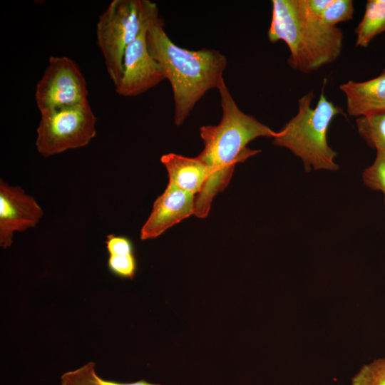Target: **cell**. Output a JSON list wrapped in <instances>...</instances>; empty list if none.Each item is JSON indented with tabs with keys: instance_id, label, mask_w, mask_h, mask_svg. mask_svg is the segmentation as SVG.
I'll use <instances>...</instances> for the list:
<instances>
[{
	"instance_id": "cell-16",
	"label": "cell",
	"mask_w": 385,
	"mask_h": 385,
	"mask_svg": "<svg viewBox=\"0 0 385 385\" xmlns=\"http://www.w3.org/2000/svg\"><path fill=\"white\" fill-rule=\"evenodd\" d=\"M351 385H385V358L364 365L352 377Z\"/></svg>"
},
{
	"instance_id": "cell-15",
	"label": "cell",
	"mask_w": 385,
	"mask_h": 385,
	"mask_svg": "<svg viewBox=\"0 0 385 385\" xmlns=\"http://www.w3.org/2000/svg\"><path fill=\"white\" fill-rule=\"evenodd\" d=\"M95 367V363L89 361L75 370L63 373L60 377L61 385H161L145 380L125 384L103 379L97 374Z\"/></svg>"
},
{
	"instance_id": "cell-8",
	"label": "cell",
	"mask_w": 385,
	"mask_h": 385,
	"mask_svg": "<svg viewBox=\"0 0 385 385\" xmlns=\"http://www.w3.org/2000/svg\"><path fill=\"white\" fill-rule=\"evenodd\" d=\"M140 1L142 26L138 36L125 51L122 74L115 85L116 93L124 97L141 95L165 79L161 67L150 54L147 45L148 20L152 1Z\"/></svg>"
},
{
	"instance_id": "cell-13",
	"label": "cell",
	"mask_w": 385,
	"mask_h": 385,
	"mask_svg": "<svg viewBox=\"0 0 385 385\" xmlns=\"http://www.w3.org/2000/svg\"><path fill=\"white\" fill-rule=\"evenodd\" d=\"M356 46L366 48L378 35L385 32V0H368L361 21L356 27Z\"/></svg>"
},
{
	"instance_id": "cell-12",
	"label": "cell",
	"mask_w": 385,
	"mask_h": 385,
	"mask_svg": "<svg viewBox=\"0 0 385 385\" xmlns=\"http://www.w3.org/2000/svg\"><path fill=\"white\" fill-rule=\"evenodd\" d=\"M160 161L168 171V183L193 195L201 191L209 170L197 156L188 158L171 153L162 155Z\"/></svg>"
},
{
	"instance_id": "cell-19",
	"label": "cell",
	"mask_w": 385,
	"mask_h": 385,
	"mask_svg": "<svg viewBox=\"0 0 385 385\" xmlns=\"http://www.w3.org/2000/svg\"><path fill=\"white\" fill-rule=\"evenodd\" d=\"M108 267L111 273L122 277L133 279L135 275L137 265L133 255H109Z\"/></svg>"
},
{
	"instance_id": "cell-20",
	"label": "cell",
	"mask_w": 385,
	"mask_h": 385,
	"mask_svg": "<svg viewBox=\"0 0 385 385\" xmlns=\"http://www.w3.org/2000/svg\"><path fill=\"white\" fill-rule=\"evenodd\" d=\"M105 243L109 255L133 254V243L126 237L110 234L106 236Z\"/></svg>"
},
{
	"instance_id": "cell-5",
	"label": "cell",
	"mask_w": 385,
	"mask_h": 385,
	"mask_svg": "<svg viewBox=\"0 0 385 385\" xmlns=\"http://www.w3.org/2000/svg\"><path fill=\"white\" fill-rule=\"evenodd\" d=\"M97 118L89 102L41 113L35 145L44 158L84 147L96 135Z\"/></svg>"
},
{
	"instance_id": "cell-7",
	"label": "cell",
	"mask_w": 385,
	"mask_h": 385,
	"mask_svg": "<svg viewBox=\"0 0 385 385\" xmlns=\"http://www.w3.org/2000/svg\"><path fill=\"white\" fill-rule=\"evenodd\" d=\"M86 81L76 63L67 56H51L35 89L40 113L88 102Z\"/></svg>"
},
{
	"instance_id": "cell-1",
	"label": "cell",
	"mask_w": 385,
	"mask_h": 385,
	"mask_svg": "<svg viewBox=\"0 0 385 385\" xmlns=\"http://www.w3.org/2000/svg\"><path fill=\"white\" fill-rule=\"evenodd\" d=\"M217 89L222 119L217 125L200 128L204 148L197 157L206 164L209 174L195 197V215L199 218L207 216L213 198L228 185L235 165L260 152L247 144L259 137L274 138L279 133L241 111L223 78Z\"/></svg>"
},
{
	"instance_id": "cell-14",
	"label": "cell",
	"mask_w": 385,
	"mask_h": 385,
	"mask_svg": "<svg viewBox=\"0 0 385 385\" xmlns=\"http://www.w3.org/2000/svg\"><path fill=\"white\" fill-rule=\"evenodd\" d=\"M357 130L366 144L385 151V111L356 118Z\"/></svg>"
},
{
	"instance_id": "cell-10",
	"label": "cell",
	"mask_w": 385,
	"mask_h": 385,
	"mask_svg": "<svg viewBox=\"0 0 385 385\" xmlns=\"http://www.w3.org/2000/svg\"><path fill=\"white\" fill-rule=\"evenodd\" d=\"M195 195L168 183L155 200L151 213L140 230V239L159 237L170 227L195 215Z\"/></svg>"
},
{
	"instance_id": "cell-6",
	"label": "cell",
	"mask_w": 385,
	"mask_h": 385,
	"mask_svg": "<svg viewBox=\"0 0 385 385\" xmlns=\"http://www.w3.org/2000/svg\"><path fill=\"white\" fill-rule=\"evenodd\" d=\"M142 24L140 0H113L98 16L97 45L114 86L122 74L125 51L138 36Z\"/></svg>"
},
{
	"instance_id": "cell-17",
	"label": "cell",
	"mask_w": 385,
	"mask_h": 385,
	"mask_svg": "<svg viewBox=\"0 0 385 385\" xmlns=\"http://www.w3.org/2000/svg\"><path fill=\"white\" fill-rule=\"evenodd\" d=\"M354 6L351 0H332L321 16L327 26L335 27L340 22L350 21L354 17Z\"/></svg>"
},
{
	"instance_id": "cell-21",
	"label": "cell",
	"mask_w": 385,
	"mask_h": 385,
	"mask_svg": "<svg viewBox=\"0 0 385 385\" xmlns=\"http://www.w3.org/2000/svg\"><path fill=\"white\" fill-rule=\"evenodd\" d=\"M332 2V0H306L311 12L319 18Z\"/></svg>"
},
{
	"instance_id": "cell-3",
	"label": "cell",
	"mask_w": 385,
	"mask_h": 385,
	"mask_svg": "<svg viewBox=\"0 0 385 385\" xmlns=\"http://www.w3.org/2000/svg\"><path fill=\"white\" fill-rule=\"evenodd\" d=\"M267 31L271 43L283 41L289 50L288 65L302 73L335 61L343 46V31L326 25L309 9L306 0H272Z\"/></svg>"
},
{
	"instance_id": "cell-11",
	"label": "cell",
	"mask_w": 385,
	"mask_h": 385,
	"mask_svg": "<svg viewBox=\"0 0 385 385\" xmlns=\"http://www.w3.org/2000/svg\"><path fill=\"white\" fill-rule=\"evenodd\" d=\"M344 93L346 111L356 118L385 111V68L368 81H349L339 86Z\"/></svg>"
},
{
	"instance_id": "cell-4",
	"label": "cell",
	"mask_w": 385,
	"mask_h": 385,
	"mask_svg": "<svg viewBox=\"0 0 385 385\" xmlns=\"http://www.w3.org/2000/svg\"><path fill=\"white\" fill-rule=\"evenodd\" d=\"M323 86L314 108L312 102L314 94L309 91L298 101V112L278 131L272 143L284 147L301 158L305 170H337L339 165L334 158L337 153L328 145L327 133L333 118L343 114V110L329 101Z\"/></svg>"
},
{
	"instance_id": "cell-9",
	"label": "cell",
	"mask_w": 385,
	"mask_h": 385,
	"mask_svg": "<svg viewBox=\"0 0 385 385\" xmlns=\"http://www.w3.org/2000/svg\"><path fill=\"white\" fill-rule=\"evenodd\" d=\"M43 215L35 198L20 186L0 180V245L11 246L14 234L34 227Z\"/></svg>"
},
{
	"instance_id": "cell-2",
	"label": "cell",
	"mask_w": 385,
	"mask_h": 385,
	"mask_svg": "<svg viewBox=\"0 0 385 385\" xmlns=\"http://www.w3.org/2000/svg\"><path fill=\"white\" fill-rule=\"evenodd\" d=\"M146 41L150 54L171 85L174 123L181 125L202 97L217 88L227 68V58L213 48L189 50L176 45L165 33L154 2L150 8Z\"/></svg>"
},
{
	"instance_id": "cell-18",
	"label": "cell",
	"mask_w": 385,
	"mask_h": 385,
	"mask_svg": "<svg viewBox=\"0 0 385 385\" xmlns=\"http://www.w3.org/2000/svg\"><path fill=\"white\" fill-rule=\"evenodd\" d=\"M363 180L369 188L383 192L385 203V151H376L373 164L363 172Z\"/></svg>"
}]
</instances>
